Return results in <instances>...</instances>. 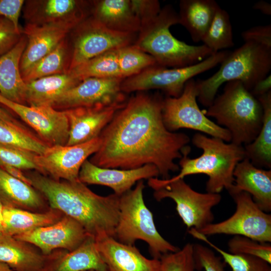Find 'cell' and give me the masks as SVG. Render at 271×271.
Listing matches in <instances>:
<instances>
[{"label": "cell", "mask_w": 271, "mask_h": 271, "mask_svg": "<svg viewBox=\"0 0 271 271\" xmlns=\"http://www.w3.org/2000/svg\"><path fill=\"white\" fill-rule=\"evenodd\" d=\"M270 89L271 75L268 74L256 83L250 92L254 96L257 97L271 91Z\"/></svg>", "instance_id": "obj_46"}, {"label": "cell", "mask_w": 271, "mask_h": 271, "mask_svg": "<svg viewBox=\"0 0 271 271\" xmlns=\"http://www.w3.org/2000/svg\"><path fill=\"white\" fill-rule=\"evenodd\" d=\"M244 42H251L271 49V25L252 27L242 32Z\"/></svg>", "instance_id": "obj_44"}, {"label": "cell", "mask_w": 271, "mask_h": 271, "mask_svg": "<svg viewBox=\"0 0 271 271\" xmlns=\"http://www.w3.org/2000/svg\"><path fill=\"white\" fill-rule=\"evenodd\" d=\"M0 167L15 178L18 179L28 185L32 186L30 179L23 170L8 165H0Z\"/></svg>", "instance_id": "obj_47"}, {"label": "cell", "mask_w": 271, "mask_h": 271, "mask_svg": "<svg viewBox=\"0 0 271 271\" xmlns=\"http://www.w3.org/2000/svg\"><path fill=\"white\" fill-rule=\"evenodd\" d=\"M125 104L83 106L64 110L69 127L66 146L83 144L99 137L117 111Z\"/></svg>", "instance_id": "obj_19"}, {"label": "cell", "mask_w": 271, "mask_h": 271, "mask_svg": "<svg viewBox=\"0 0 271 271\" xmlns=\"http://www.w3.org/2000/svg\"><path fill=\"white\" fill-rule=\"evenodd\" d=\"M148 184L156 200L170 198L175 202L177 213L188 229L199 230L212 223V209L221 201L220 194L197 192L184 179L169 181L155 177L148 179Z\"/></svg>", "instance_id": "obj_8"}, {"label": "cell", "mask_w": 271, "mask_h": 271, "mask_svg": "<svg viewBox=\"0 0 271 271\" xmlns=\"http://www.w3.org/2000/svg\"><path fill=\"white\" fill-rule=\"evenodd\" d=\"M0 271H14L7 264L0 262Z\"/></svg>", "instance_id": "obj_51"}, {"label": "cell", "mask_w": 271, "mask_h": 271, "mask_svg": "<svg viewBox=\"0 0 271 271\" xmlns=\"http://www.w3.org/2000/svg\"><path fill=\"white\" fill-rule=\"evenodd\" d=\"M0 118L11 123L24 125L18 121L13 115L6 110L0 107Z\"/></svg>", "instance_id": "obj_49"}, {"label": "cell", "mask_w": 271, "mask_h": 271, "mask_svg": "<svg viewBox=\"0 0 271 271\" xmlns=\"http://www.w3.org/2000/svg\"><path fill=\"white\" fill-rule=\"evenodd\" d=\"M219 7L214 0H181L179 24L186 29L193 41H202Z\"/></svg>", "instance_id": "obj_29"}, {"label": "cell", "mask_w": 271, "mask_h": 271, "mask_svg": "<svg viewBox=\"0 0 271 271\" xmlns=\"http://www.w3.org/2000/svg\"><path fill=\"white\" fill-rule=\"evenodd\" d=\"M230 51L222 50L194 65L167 68L158 65L149 68L138 74L124 79L121 84L126 93L160 89L169 97H177L182 93L186 83L194 76L221 64Z\"/></svg>", "instance_id": "obj_9"}, {"label": "cell", "mask_w": 271, "mask_h": 271, "mask_svg": "<svg viewBox=\"0 0 271 271\" xmlns=\"http://www.w3.org/2000/svg\"><path fill=\"white\" fill-rule=\"evenodd\" d=\"M100 142L98 137L78 145L50 146L43 154L35 157L38 172L57 181L79 180L81 166L97 151Z\"/></svg>", "instance_id": "obj_13"}, {"label": "cell", "mask_w": 271, "mask_h": 271, "mask_svg": "<svg viewBox=\"0 0 271 271\" xmlns=\"http://www.w3.org/2000/svg\"><path fill=\"white\" fill-rule=\"evenodd\" d=\"M263 109V122L255 140L244 146L245 158L255 166L271 167V91L256 97Z\"/></svg>", "instance_id": "obj_31"}, {"label": "cell", "mask_w": 271, "mask_h": 271, "mask_svg": "<svg viewBox=\"0 0 271 271\" xmlns=\"http://www.w3.org/2000/svg\"><path fill=\"white\" fill-rule=\"evenodd\" d=\"M26 175L51 208L77 221L95 238L105 235L114 237L120 196L114 193L97 195L79 180L57 181L36 171Z\"/></svg>", "instance_id": "obj_2"}, {"label": "cell", "mask_w": 271, "mask_h": 271, "mask_svg": "<svg viewBox=\"0 0 271 271\" xmlns=\"http://www.w3.org/2000/svg\"><path fill=\"white\" fill-rule=\"evenodd\" d=\"M130 2L141 28L154 20L161 10L160 2L157 0H130Z\"/></svg>", "instance_id": "obj_42"}, {"label": "cell", "mask_w": 271, "mask_h": 271, "mask_svg": "<svg viewBox=\"0 0 271 271\" xmlns=\"http://www.w3.org/2000/svg\"><path fill=\"white\" fill-rule=\"evenodd\" d=\"M77 221L66 215L56 223L14 237L37 247L45 255L56 249L77 248L89 236Z\"/></svg>", "instance_id": "obj_17"}, {"label": "cell", "mask_w": 271, "mask_h": 271, "mask_svg": "<svg viewBox=\"0 0 271 271\" xmlns=\"http://www.w3.org/2000/svg\"><path fill=\"white\" fill-rule=\"evenodd\" d=\"M192 141L195 146L202 150V154L191 159L188 156L190 148L186 149L180 159L179 173L168 180L174 181L189 175L202 174L208 177L206 184L207 192L220 194L224 189L228 191L234 183L235 167L245 158L243 146L200 132L194 134Z\"/></svg>", "instance_id": "obj_3"}, {"label": "cell", "mask_w": 271, "mask_h": 271, "mask_svg": "<svg viewBox=\"0 0 271 271\" xmlns=\"http://www.w3.org/2000/svg\"><path fill=\"white\" fill-rule=\"evenodd\" d=\"M177 24L178 14L172 6L167 5L154 20L141 28L133 44L165 68L189 66L215 54L203 44L188 45L174 37L170 28Z\"/></svg>", "instance_id": "obj_5"}, {"label": "cell", "mask_w": 271, "mask_h": 271, "mask_svg": "<svg viewBox=\"0 0 271 271\" xmlns=\"http://www.w3.org/2000/svg\"><path fill=\"white\" fill-rule=\"evenodd\" d=\"M205 115L215 119L226 129L231 143L244 146L252 142L259 133L263 122V109L254 96L240 81L226 83L223 92L216 96Z\"/></svg>", "instance_id": "obj_4"}, {"label": "cell", "mask_w": 271, "mask_h": 271, "mask_svg": "<svg viewBox=\"0 0 271 271\" xmlns=\"http://www.w3.org/2000/svg\"><path fill=\"white\" fill-rule=\"evenodd\" d=\"M95 239L108 271H160V259L146 258L133 245L107 235Z\"/></svg>", "instance_id": "obj_20"}, {"label": "cell", "mask_w": 271, "mask_h": 271, "mask_svg": "<svg viewBox=\"0 0 271 271\" xmlns=\"http://www.w3.org/2000/svg\"><path fill=\"white\" fill-rule=\"evenodd\" d=\"M253 8L260 11L264 15H271V5L269 3L264 1L261 0L257 2L254 4Z\"/></svg>", "instance_id": "obj_48"}, {"label": "cell", "mask_w": 271, "mask_h": 271, "mask_svg": "<svg viewBox=\"0 0 271 271\" xmlns=\"http://www.w3.org/2000/svg\"><path fill=\"white\" fill-rule=\"evenodd\" d=\"M160 271H196L193 244L188 243L181 249L163 255Z\"/></svg>", "instance_id": "obj_39"}, {"label": "cell", "mask_w": 271, "mask_h": 271, "mask_svg": "<svg viewBox=\"0 0 271 271\" xmlns=\"http://www.w3.org/2000/svg\"><path fill=\"white\" fill-rule=\"evenodd\" d=\"M3 206L0 202V233L4 232V222L3 216Z\"/></svg>", "instance_id": "obj_50"}, {"label": "cell", "mask_w": 271, "mask_h": 271, "mask_svg": "<svg viewBox=\"0 0 271 271\" xmlns=\"http://www.w3.org/2000/svg\"><path fill=\"white\" fill-rule=\"evenodd\" d=\"M22 36V32L18 31L11 22L0 17V57L16 45Z\"/></svg>", "instance_id": "obj_43"}, {"label": "cell", "mask_w": 271, "mask_h": 271, "mask_svg": "<svg viewBox=\"0 0 271 271\" xmlns=\"http://www.w3.org/2000/svg\"><path fill=\"white\" fill-rule=\"evenodd\" d=\"M24 3V0H0V17L11 22L18 31L22 32L19 18Z\"/></svg>", "instance_id": "obj_45"}, {"label": "cell", "mask_w": 271, "mask_h": 271, "mask_svg": "<svg viewBox=\"0 0 271 271\" xmlns=\"http://www.w3.org/2000/svg\"><path fill=\"white\" fill-rule=\"evenodd\" d=\"M228 250L233 254H242L258 257L270 264L271 245L240 235H234L228 242Z\"/></svg>", "instance_id": "obj_38"}, {"label": "cell", "mask_w": 271, "mask_h": 271, "mask_svg": "<svg viewBox=\"0 0 271 271\" xmlns=\"http://www.w3.org/2000/svg\"><path fill=\"white\" fill-rule=\"evenodd\" d=\"M202 42L216 53L234 46L232 28L229 14L220 7Z\"/></svg>", "instance_id": "obj_35"}, {"label": "cell", "mask_w": 271, "mask_h": 271, "mask_svg": "<svg viewBox=\"0 0 271 271\" xmlns=\"http://www.w3.org/2000/svg\"><path fill=\"white\" fill-rule=\"evenodd\" d=\"M27 40L22 34L17 44L0 57V94L13 102L26 105V83L20 70V62Z\"/></svg>", "instance_id": "obj_25"}, {"label": "cell", "mask_w": 271, "mask_h": 271, "mask_svg": "<svg viewBox=\"0 0 271 271\" xmlns=\"http://www.w3.org/2000/svg\"><path fill=\"white\" fill-rule=\"evenodd\" d=\"M229 194L236 204L233 215L225 220L211 223L197 231L206 236L221 234L240 235L260 242L270 243L271 215L261 210L245 192Z\"/></svg>", "instance_id": "obj_11"}, {"label": "cell", "mask_w": 271, "mask_h": 271, "mask_svg": "<svg viewBox=\"0 0 271 271\" xmlns=\"http://www.w3.org/2000/svg\"><path fill=\"white\" fill-rule=\"evenodd\" d=\"M70 59V45L66 37L35 64L23 79L26 83L44 77L68 72Z\"/></svg>", "instance_id": "obj_32"}, {"label": "cell", "mask_w": 271, "mask_h": 271, "mask_svg": "<svg viewBox=\"0 0 271 271\" xmlns=\"http://www.w3.org/2000/svg\"><path fill=\"white\" fill-rule=\"evenodd\" d=\"M73 29L62 24H26L22 30V34L27 40L20 62L22 78L35 64L66 38Z\"/></svg>", "instance_id": "obj_21"}, {"label": "cell", "mask_w": 271, "mask_h": 271, "mask_svg": "<svg viewBox=\"0 0 271 271\" xmlns=\"http://www.w3.org/2000/svg\"><path fill=\"white\" fill-rule=\"evenodd\" d=\"M0 104L13 111L49 146L66 145L69 127L64 110L50 106H32L18 103L1 94Z\"/></svg>", "instance_id": "obj_15"}, {"label": "cell", "mask_w": 271, "mask_h": 271, "mask_svg": "<svg viewBox=\"0 0 271 271\" xmlns=\"http://www.w3.org/2000/svg\"><path fill=\"white\" fill-rule=\"evenodd\" d=\"M159 176L158 169L152 164L134 169L121 170L99 167L86 160L80 169L79 180L85 185L108 187L114 194L120 196L131 189L136 182Z\"/></svg>", "instance_id": "obj_18"}, {"label": "cell", "mask_w": 271, "mask_h": 271, "mask_svg": "<svg viewBox=\"0 0 271 271\" xmlns=\"http://www.w3.org/2000/svg\"><path fill=\"white\" fill-rule=\"evenodd\" d=\"M26 24L65 25L74 29L89 17L91 2L79 0H28L23 7Z\"/></svg>", "instance_id": "obj_16"}, {"label": "cell", "mask_w": 271, "mask_h": 271, "mask_svg": "<svg viewBox=\"0 0 271 271\" xmlns=\"http://www.w3.org/2000/svg\"><path fill=\"white\" fill-rule=\"evenodd\" d=\"M188 233L194 238L208 244L218 252L224 262L230 266L232 271H271L270 264L258 257L226 252L215 245L209 240L206 236L194 228L190 229Z\"/></svg>", "instance_id": "obj_37"}, {"label": "cell", "mask_w": 271, "mask_h": 271, "mask_svg": "<svg viewBox=\"0 0 271 271\" xmlns=\"http://www.w3.org/2000/svg\"><path fill=\"white\" fill-rule=\"evenodd\" d=\"M124 79L90 77L67 91L52 106L58 110L94 105L124 104L125 94L121 89Z\"/></svg>", "instance_id": "obj_14"}, {"label": "cell", "mask_w": 271, "mask_h": 271, "mask_svg": "<svg viewBox=\"0 0 271 271\" xmlns=\"http://www.w3.org/2000/svg\"><path fill=\"white\" fill-rule=\"evenodd\" d=\"M36 155L26 151L0 145V165H8L22 170L36 171Z\"/></svg>", "instance_id": "obj_40"}, {"label": "cell", "mask_w": 271, "mask_h": 271, "mask_svg": "<svg viewBox=\"0 0 271 271\" xmlns=\"http://www.w3.org/2000/svg\"><path fill=\"white\" fill-rule=\"evenodd\" d=\"M81 81L68 71L26 82V105L52 106L64 93Z\"/></svg>", "instance_id": "obj_28"}, {"label": "cell", "mask_w": 271, "mask_h": 271, "mask_svg": "<svg viewBox=\"0 0 271 271\" xmlns=\"http://www.w3.org/2000/svg\"><path fill=\"white\" fill-rule=\"evenodd\" d=\"M271 69V49L251 42L244 44L228 56L218 70L211 76L196 81L197 98L204 106H209L219 87L229 81L241 82L249 91Z\"/></svg>", "instance_id": "obj_6"}, {"label": "cell", "mask_w": 271, "mask_h": 271, "mask_svg": "<svg viewBox=\"0 0 271 271\" xmlns=\"http://www.w3.org/2000/svg\"><path fill=\"white\" fill-rule=\"evenodd\" d=\"M234 183L229 194L241 191L248 193L259 208L271 211V170L258 168L245 158L233 172Z\"/></svg>", "instance_id": "obj_23"}, {"label": "cell", "mask_w": 271, "mask_h": 271, "mask_svg": "<svg viewBox=\"0 0 271 271\" xmlns=\"http://www.w3.org/2000/svg\"><path fill=\"white\" fill-rule=\"evenodd\" d=\"M116 51L120 73L123 79L158 65L153 56L133 44L121 47Z\"/></svg>", "instance_id": "obj_36"}, {"label": "cell", "mask_w": 271, "mask_h": 271, "mask_svg": "<svg viewBox=\"0 0 271 271\" xmlns=\"http://www.w3.org/2000/svg\"><path fill=\"white\" fill-rule=\"evenodd\" d=\"M108 271L94 237L89 235L75 249H56L47 255L40 271Z\"/></svg>", "instance_id": "obj_22"}, {"label": "cell", "mask_w": 271, "mask_h": 271, "mask_svg": "<svg viewBox=\"0 0 271 271\" xmlns=\"http://www.w3.org/2000/svg\"><path fill=\"white\" fill-rule=\"evenodd\" d=\"M47 257L33 244L0 233V262L14 271H40Z\"/></svg>", "instance_id": "obj_27"}, {"label": "cell", "mask_w": 271, "mask_h": 271, "mask_svg": "<svg viewBox=\"0 0 271 271\" xmlns=\"http://www.w3.org/2000/svg\"><path fill=\"white\" fill-rule=\"evenodd\" d=\"M163 99L139 92L126 101L100 134V145L89 161L101 168L134 169L147 164L158 169L162 179L179 170L175 160L190 147V138L166 127Z\"/></svg>", "instance_id": "obj_1"}, {"label": "cell", "mask_w": 271, "mask_h": 271, "mask_svg": "<svg viewBox=\"0 0 271 271\" xmlns=\"http://www.w3.org/2000/svg\"><path fill=\"white\" fill-rule=\"evenodd\" d=\"M91 16L107 28L116 32L137 34L140 23L130 0L91 1Z\"/></svg>", "instance_id": "obj_26"}, {"label": "cell", "mask_w": 271, "mask_h": 271, "mask_svg": "<svg viewBox=\"0 0 271 271\" xmlns=\"http://www.w3.org/2000/svg\"><path fill=\"white\" fill-rule=\"evenodd\" d=\"M85 271H97V270H93V269H90V270H85Z\"/></svg>", "instance_id": "obj_52"}, {"label": "cell", "mask_w": 271, "mask_h": 271, "mask_svg": "<svg viewBox=\"0 0 271 271\" xmlns=\"http://www.w3.org/2000/svg\"><path fill=\"white\" fill-rule=\"evenodd\" d=\"M116 49L106 52L69 71L82 80L87 78H120Z\"/></svg>", "instance_id": "obj_34"}, {"label": "cell", "mask_w": 271, "mask_h": 271, "mask_svg": "<svg viewBox=\"0 0 271 271\" xmlns=\"http://www.w3.org/2000/svg\"><path fill=\"white\" fill-rule=\"evenodd\" d=\"M0 202L3 207L35 212L50 207L43 195L33 186L12 177L0 167Z\"/></svg>", "instance_id": "obj_24"}, {"label": "cell", "mask_w": 271, "mask_h": 271, "mask_svg": "<svg viewBox=\"0 0 271 271\" xmlns=\"http://www.w3.org/2000/svg\"><path fill=\"white\" fill-rule=\"evenodd\" d=\"M194 256L197 270L224 271V264L209 247L202 244H193Z\"/></svg>", "instance_id": "obj_41"}, {"label": "cell", "mask_w": 271, "mask_h": 271, "mask_svg": "<svg viewBox=\"0 0 271 271\" xmlns=\"http://www.w3.org/2000/svg\"><path fill=\"white\" fill-rule=\"evenodd\" d=\"M71 35L69 71L106 52L133 44L137 34L110 30L89 16L70 33Z\"/></svg>", "instance_id": "obj_12"}, {"label": "cell", "mask_w": 271, "mask_h": 271, "mask_svg": "<svg viewBox=\"0 0 271 271\" xmlns=\"http://www.w3.org/2000/svg\"><path fill=\"white\" fill-rule=\"evenodd\" d=\"M64 215L59 210L51 208L45 212H35L3 207L4 232L15 236L54 224Z\"/></svg>", "instance_id": "obj_30"}, {"label": "cell", "mask_w": 271, "mask_h": 271, "mask_svg": "<svg viewBox=\"0 0 271 271\" xmlns=\"http://www.w3.org/2000/svg\"><path fill=\"white\" fill-rule=\"evenodd\" d=\"M0 145L18 149L39 155L49 146L25 126L7 122L0 118Z\"/></svg>", "instance_id": "obj_33"}, {"label": "cell", "mask_w": 271, "mask_h": 271, "mask_svg": "<svg viewBox=\"0 0 271 271\" xmlns=\"http://www.w3.org/2000/svg\"><path fill=\"white\" fill-rule=\"evenodd\" d=\"M198 94L197 82L192 78L186 83L180 96L163 99L162 116L166 127L172 132L181 128L191 129L230 142L229 131L210 119L200 109L197 102Z\"/></svg>", "instance_id": "obj_10"}, {"label": "cell", "mask_w": 271, "mask_h": 271, "mask_svg": "<svg viewBox=\"0 0 271 271\" xmlns=\"http://www.w3.org/2000/svg\"><path fill=\"white\" fill-rule=\"evenodd\" d=\"M145 187L144 181L140 180L134 189L120 196L114 238L128 245H133L139 239L143 240L148 244L153 257L160 259L163 255L179 248L164 238L157 230L153 215L144 200Z\"/></svg>", "instance_id": "obj_7"}]
</instances>
